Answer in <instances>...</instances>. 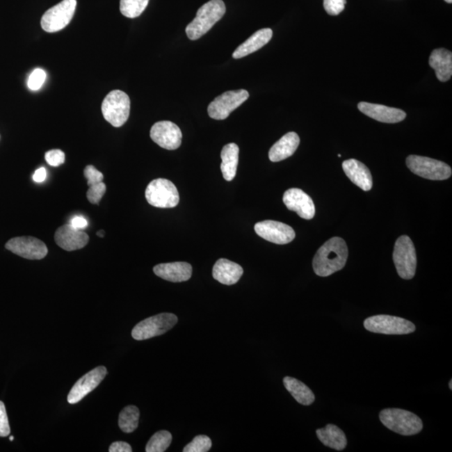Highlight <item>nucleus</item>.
<instances>
[{"label": "nucleus", "instance_id": "f257e3e1", "mask_svg": "<svg viewBox=\"0 0 452 452\" xmlns=\"http://www.w3.org/2000/svg\"><path fill=\"white\" fill-rule=\"evenodd\" d=\"M348 257L346 242L339 237L331 238L316 252L312 261L316 275L328 277L342 270Z\"/></svg>", "mask_w": 452, "mask_h": 452}, {"label": "nucleus", "instance_id": "f03ea898", "mask_svg": "<svg viewBox=\"0 0 452 452\" xmlns=\"http://www.w3.org/2000/svg\"><path fill=\"white\" fill-rule=\"evenodd\" d=\"M226 8L222 0H211L197 11L196 17L186 29V34L196 40L207 34L225 14Z\"/></svg>", "mask_w": 452, "mask_h": 452}, {"label": "nucleus", "instance_id": "7ed1b4c3", "mask_svg": "<svg viewBox=\"0 0 452 452\" xmlns=\"http://www.w3.org/2000/svg\"><path fill=\"white\" fill-rule=\"evenodd\" d=\"M380 420L388 429L402 435H416L423 429L421 418L408 410L385 409L380 412Z\"/></svg>", "mask_w": 452, "mask_h": 452}, {"label": "nucleus", "instance_id": "20e7f679", "mask_svg": "<svg viewBox=\"0 0 452 452\" xmlns=\"http://www.w3.org/2000/svg\"><path fill=\"white\" fill-rule=\"evenodd\" d=\"M130 106V98L127 94L120 90H114L102 102V112L110 124L120 127L129 118Z\"/></svg>", "mask_w": 452, "mask_h": 452}, {"label": "nucleus", "instance_id": "39448f33", "mask_svg": "<svg viewBox=\"0 0 452 452\" xmlns=\"http://www.w3.org/2000/svg\"><path fill=\"white\" fill-rule=\"evenodd\" d=\"M393 259L398 276L405 280H410L414 277L417 265V253L409 236H402L396 241Z\"/></svg>", "mask_w": 452, "mask_h": 452}, {"label": "nucleus", "instance_id": "423d86ee", "mask_svg": "<svg viewBox=\"0 0 452 452\" xmlns=\"http://www.w3.org/2000/svg\"><path fill=\"white\" fill-rule=\"evenodd\" d=\"M364 326L369 332L387 335L412 334L414 323L405 318L389 315H376L364 320Z\"/></svg>", "mask_w": 452, "mask_h": 452}, {"label": "nucleus", "instance_id": "0eeeda50", "mask_svg": "<svg viewBox=\"0 0 452 452\" xmlns=\"http://www.w3.org/2000/svg\"><path fill=\"white\" fill-rule=\"evenodd\" d=\"M147 202L157 208H175L179 203V194L176 186L166 179L152 181L145 191Z\"/></svg>", "mask_w": 452, "mask_h": 452}, {"label": "nucleus", "instance_id": "6e6552de", "mask_svg": "<svg viewBox=\"0 0 452 452\" xmlns=\"http://www.w3.org/2000/svg\"><path fill=\"white\" fill-rule=\"evenodd\" d=\"M178 318L172 314H160L143 320L136 325L131 331V336L135 340H147L154 337L163 335L172 330Z\"/></svg>", "mask_w": 452, "mask_h": 452}, {"label": "nucleus", "instance_id": "1a4fd4ad", "mask_svg": "<svg viewBox=\"0 0 452 452\" xmlns=\"http://www.w3.org/2000/svg\"><path fill=\"white\" fill-rule=\"evenodd\" d=\"M406 166L414 175L430 180H446L452 174L451 168L448 164L421 156H409Z\"/></svg>", "mask_w": 452, "mask_h": 452}, {"label": "nucleus", "instance_id": "9d476101", "mask_svg": "<svg viewBox=\"0 0 452 452\" xmlns=\"http://www.w3.org/2000/svg\"><path fill=\"white\" fill-rule=\"evenodd\" d=\"M76 0H63L49 9L41 19V27L48 33L63 30L72 22L75 14Z\"/></svg>", "mask_w": 452, "mask_h": 452}, {"label": "nucleus", "instance_id": "9b49d317", "mask_svg": "<svg viewBox=\"0 0 452 452\" xmlns=\"http://www.w3.org/2000/svg\"><path fill=\"white\" fill-rule=\"evenodd\" d=\"M249 98L248 90H229L217 97L208 106L209 116L216 120H224L234 110L239 108Z\"/></svg>", "mask_w": 452, "mask_h": 452}, {"label": "nucleus", "instance_id": "f8f14e48", "mask_svg": "<svg viewBox=\"0 0 452 452\" xmlns=\"http://www.w3.org/2000/svg\"><path fill=\"white\" fill-rule=\"evenodd\" d=\"M6 248L28 260H41L48 254L47 245L32 236L13 238L7 242Z\"/></svg>", "mask_w": 452, "mask_h": 452}, {"label": "nucleus", "instance_id": "ddd939ff", "mask_svg": "<svg viewBox=\"0 0 452 452\" xmlns=\"http://www.w3.org/2000/svg\"><path fill=\"white\" fill-rule=\"evenodd\" d=\"M255 232L263 239L274 244L286 245L296 237L294 229L282 222L264 220L255 225Z\"/></svg>", "mask_w": 452, "mask_h": 452}, {"label": "nucleus", "instance_id": "4468645a", "mask_svg": "<svg viewBox=\"0 0 452 452\" xmlns=\"http://www.w3.org/2000/svg\"><path fill=\"white\" fill-rule=\"evenodd\" d=\"M152 140L164 150H175L182 143V133L175 123L170 121L156 122L150 131Z\"/></svg>", "mask_w": 452, "mask_h": 452}, {"label": "nucleus", "instance_id": "2eb2a0df", "mask_svg": "<svg viewBox=\"0 0 452 452\" xmlns=\"http://www.w3.org/2000/svg\"><path fill=\"white\" fill-rule=\"evenodd\" d=\"M108 373L106 367L99 366L92 369V371L86 373L74 385L71 392H70L67 401L70 404H76L82 398L88 396V394L93 392L102 381L105 379Z\"/></svg>", "mask_w": 452, "mask_h": 452}, {"label": "nucleus", "instance_id": "dca6fc26", "mask_svg": "<svg viewBox=\"0 0 452 452\" xmlns=\"http://www.w3.org/2000/svg\"><path fill=\"white\" fill-rule=\"evenodd\" d=\"M287 209L294 211L304 220H312L315 216V205L311 197L300 188H290L283 195Z\"/></svg>", "mask_w": 452, "mask_h": 452}, {"label": "nucleus", "instance_id": "f3484780", "mask_svg": "<svg viewBox=\"0 0 452 452\" xmlns=\"http://www.w3.org/2000/svg\"><path fill=\"white\" fill-rule=\"evenodd\" d=\"M55 241L61 249L73 252L84 248L89 242L88 234L73 227L70 224L64 225L57 229Z\"/></svg>", "mask_w": 452, "mask_h": 452}, {"label": "nucleus", "instance_id": "a211bd4d", "mask_svg": "<svg viewBox=\"0 0 452 452\" xmlns=\"http://www.w3.org/2000/svg\"><path fill=\"white\" fill-rule=\"evenodd\" d=\"M357 108L362 113L366 115L369 118L385 123L400 122L404 121L406 118V113L404 111L389 108V106L384 105L362 102L357 105Z\"/></svg>", "mask_w": 452, "mask_h": 452}, {"label": "nucleus", "instance_id": "6ab92c4d", "mask_svg": "<svg viewBox=\"0 0 452 452\" xmlns=\"http://www.w3.org/2000/svg\"><path fill=\"white\" fill-rule=\"evenodd\" d=\"M156 276L172 282H183L190 280L192 266L187 262L163 263L154 267Z\"/></svg>", "mask_w": 452, "mask_h": 452}, {"label": "nucleus", "instance_id": "aec40b11", "mask_svg": "<svg viewBox=\"0 0 452 452\" xmlns=\"http://www.w3.org/2000/svg\"><path fill=\"white\" fill-rule=\"evenodd\" d=\"M345 175L357 187L364 191H369L373 187V179L371 171L363 163L356 159H348L343 163Z\"/></svg>", "mask_w": 452, "mask_h": 452}, {"label": "nucleus", "instance_id": "412c9836", "mask_svg": "<svg viewBox=\"0 0 452 452\" xmlns=\"http://www.w3.org/2000/svg\"><path fill=\"white\" fill-rule=\"evenodd\" d=\"M243 268L236 262L227 260V259H219L213 267V277L222 284L231 286L239 282Z\"/></svg>", "mask_w": 452, "mask_h": 452}, {"label": "nucleus", "instance_id": "4be33fe9", "mask_svg": "<svg viewBox=\"0 0 452 452\" xmlns=\"http://www.w3.org/2000/svg\"><path fill=\"white\" fill-rule=\"evenodd\" d=\"M300 145L299 136L291 131L283 136L280 140L277 141L271 147L269 151V159L271 162H280L293 155Z\"/></svg>", "mask_w": 452, "mask_h": 452}, {"label": "nucleus", "instance_id": "5701e85b", "mask_svg": "<svg viewBox=\"0 0 452 452\" xmlns=\"http://www.w3.org/2000/svg\"><path fill=\"white\" fill-rule=\"evenodd\" d=\"M429 65L435 70L439 81L446 82L452 76V53L446 49L441 48L431 53Z\"/></svg>", "mask_w": 452, "mask_h": 452}, {"label": "nucleus", "instance_id": "b1692460", "mask_svg": "<svg viewBox=\"0 0 452 452\" xmlns=\"http://www.w3.org/2000/svg\"><path fill=\"white\" fill-rule=\"evenodd\" d=\"M273 32L269 28L257 31L236 49L235 52L233 53L234 58H243V57L260 50L273 38Z\"/></svg>", "mask_w": 452, "mask_h": 452}, {"label": "nucleus", "instance_id": "393cba45", "mask_svg": "<svg viewBox=\"0 0 452 452\" xmlns=\"http://www.w3.org/2000/svg\"><path fill=\"white\" fill-rule=\"evenodd\" d=\"M239 147L236 143H229L221 151L222 174L226 181H232L236 175L238 163H239Z\"/></svg>", "mask_w": 452, "mask_h": 452}, {"label": "nucleus", "instance_id": "a878e982", "mask_svg": "<svg viewBox=\"0 0 452 452\" xmlns=\"http://www.w3.org/2000/svg\"><path fill=\"white\" fill-rule=\"evenodd\" d=\"M316 435L324 446L337 451H343L347 446V438L344 431L335 425L328 424L316 431Z\"/></svg>", "mask_w": 452, "mask_h": 452}, {"label": "nucleus", "instance_id": "bb28decb", "mask_svg": "<svg viewBox=\"0 0 452 452\" xmlns=\"http://www.w3.org/2000/svg\"><path fill=\"white\" fill-rule=\"evenodd\" d=\"M285 388L299 404L310 405L315 401L314 392L302 382L295 378L286 376L283 379Z\"/></svg>", "mask_w": 452, "mask_h": 452}, {"label": "nucleus", "instance_id": "cd10ccee", "mask_svg": "<svg viewBox=\"0 0 452 452\" xmlns=\"http://www.w3.org/2000/svg\"><path fill=\"white\" fill-rule=\"evenodd\" d=\"M140 412L138 407L129 405L125 407L119 414L118 426L125 433H131L138 428Z\"/></svg>", "mask_w": 452, "mask_h": 452}, {"label": "nucleus", "instance_id": "c85d7f7f", "mask_svg": "<svg viewBox=\"0 0 452 452\" xmlns=\"http://www.w3.org/2000/svg\"><path fill=\"white\" fill-rule=\"evenodd\" d=\"M150 0H121L120 11L127 18H137L145 10Z\"/></svg>", "mask_w": 452, "mask_h": 452}, {"label": "nucleus", "instance_id": "c756f323", "mask_svg": "<svg viewBox=\"0 0 452 452\" xmlns=\"http://www.w3.org/2000/svg\"><path fill=\"white\" fill-rule=\"evenodd\" d=\"M172 442V435L167 430H160L151 437L146 446L147 452L166 451Z\"/></svg>", "mask_w": 452, "mask_h": 452}, {"label": "nucleus", "instance_id": "7c9ffc66", "mask_svg": "<svg viewBox=\"0 0 452 452\" xmlns=\"http://www.w3.org/2000/svg\"><path fill=\"white\" fill-rule=\"evenodd\" d=\"M212 442L207 435H197L191 443L184 448V452H207L211 450Z\"/></svg>", "mask_w": 452, "mask_h": 452}, {"label": "nucleus", "instance_id": "2f4dec72", "mask_svg": "<svg viewBox=\"0 0 452 452\" xmlns=\"http://www.w3.org/2000/svg\"><path fill=\"white\" fill-rule=\"evenodd\" d=\"M106 191V186L104 182L93 184V186H89L86 197L90 204H98L102 197L104 196Z\"/></svg>", "mask_w": 452, "mask_h": 452}, {"label": "nucleus", "instance_id": "473e14b6", "mask_svg": "<svg viewBox=\"0 0 452 452\" xmlns=\"http://www.w3.org/2000/svg\"><path fill=\"white\" fill-rule=\"evenodd\" d=\"M45 79H47V73L44 70L35 69L29 77L28 88L31 90H38L42 88Z\"/></svg>", "mask_w": 452, "mask_h": 452}, {"label": "nucleus", "instance_id": "72a5a7b5", "mask_svg": "<svg viewBox=\"0 0 452 452\" xmlns=\"http://www.w3.org/2000/svg\"><path fill=\"white\" fill-rule=\"evenodd\" d=\"M346 0H323V7L330 15H339L346 6Z\"/></svg>", "mask_w": 452, "mask_h": 452}, {"label": "nucleus", "instance_id": "f704fd0d", "mask_svg": "<svg viewBox=\"0 0 452 452\" xmlns=\"http://www.w3.org/2000/svg\"><path fill=\"white\" fill-rule=\"evenodd\" d=\"M84 176L88 179V186L98 183L104 182V176L93 166H88L84 170Z\"/></svg>", "mask_w": 452, "mask_h": 452}, {"label": "nucleus", "instance_id": "c9c22d12", "mask_svg": "<svg viewBox=\"0 0 452 452\" xmlns=\"http://www.w3.org/2000/svg\"><path fill=\"white\" fill-rule=\"evenodd\" d=\"M65 156L63 151L53 150L45 154V160L49 166L58 167L65 163Z\"/></svg>", "mask_w": 452, "mask_h": 452}, {"label": "nucleus", "instance_id": "e433bc0d", "mask_svg": "<svg viewBox=\"0 0 452 452\" xmlns=\"http://www.w3.org/2000/svg\"><path fill=\"white\" fill-rule=\"evenodd\" d=\"M10 434V427L6 405L2 401H0V437H6Z\"/></svg>", "mask_w": 452, "mask_h": 452}, {"label": "nucleus", "instance_id": "4c0bfd02", "mask_svg": "<svg viewBox=\"0 0 452 452\" xmlns=\"http://www.w3.org/2000/svg\"><path fill=\"white\" fill-rule=\"evenodd\" d=\"M110 452H131V446L129 443L124 442H113L109 447Z\"/></svg>", "mask_w": 452, "mask_h": 452}, {"label": "nucleus", "instance_id": "58836bf2", "mask_svg": "<svg viewBox=\"0 0 452 452\" xmlns=\"http://www.w3.org/2000/svg\"><path fill=\"white\" fill-rule=\"evenodd\" d=\"M70 225L73 226L74 228L82 231V229L88 227V222L83 216H76L73 217L71 221H70Z\"/></svg>", "mask_w": 452, "mask_h": 452}, {"label": "nucleus", "instance_id": "ea45409f", "mask_svg": "<svg viewBox=\"0 0 452 452\" xmlns=\"http://www.w3.org/2000/svg\"><path fill=\"white\" fill-rule=\"evenodd\" d=\"M47 170L44 167L38 168L33 175V179L36 183H42L47 179Z\"/></svg>", "mask_w": 452, "mask_h": 452}, {"label": "nucleus", "instance_id": "a19ab883", "mask_svg": "<svg viewBox=\"0 0 452 452\" xmlns=\"http://www.w3.org/2000/svg\"><path fill=\"white\" fill-rule=\"evenodd\" d=\"M97 235L98 236L101 237V238L104 237V236H105V232H104V231H102H102H99V232H98L97 233Z\"/></svg>", "mask_w": 452, "mask_h": 452}, {"label": "nucleus", "instance_id": "79ce46f5", "mask_svg": "<svg viewBox=\"0 0 452 452\" xmlns=\"http://www.w3.org/2000/svg\"><path fill=\"white\" fill-rule=\"evenodd\" d=\"M449 386H450V389L452 390V380L450 381Z\"/></svg>", "mask_w": 452, "mask_h": 452}, {"label": "nucleus", "instance_id": "37998d69", "mask_svg": "<svg viewBox=\"0 0 452 452\" xmlns=\"http://www.w3.org/2000/svg\"><path fill=\"white\" fill-rule=\"evenodd\" d=\"M445 1L446 3H452V0H445Z\"/></svg>", "mask_w": 452, "mask_h": 452}, {"label": "nucleus", "instance_id": "c03bdc74", "mask_svg": "<svg viewBox=\"0 0 452 452\" xmlns=\"http://www.w3.org/2000/svg\"><path fill=\"white\" fill-rule=\"evenodd\" d=\"M10 441H14V437H12V435H11V437H10Z\"/></svg>", "mask_w": 452, "mask_h": 452}]
</instances>
